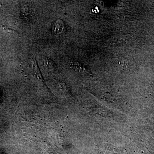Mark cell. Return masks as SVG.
Wrapping results in <instances>:
<instances>
[{
  "mask_svg": "<svg viewBox=\"0 0 154 154\" xmlns=\"http://www.w3.org/2000/svg\"><path fill=\"white\" fill-rule=\"evenodd\" d=\"M44 65L45 67L47 68L50 71H54L55 69V66L53 62L48 58L44 60Z\"/></svg>",
  "mask_w": 154,
  "mask_h": 154,
  "instance_id": "2",
  "label": "cell"
},
{
  "mask_svg": "<svg viewBox=\"0 0 154 154\" xmlns=\"http://www.w3.org/2000/svg\"><path fill=\"white\" fill-rule=\"evenodd\" d=\"M22 15L24 20L26 21H28L29 20L30 14H29V9L27 6L24 5L22 7Z\"/></svg>",
  "mask_w": 154,
  "mask_h": 154,
  "instance_id": "3",
  "label": "cell"
},
{
  "mask_svg": "<svg viewBox=\"0 0 154 154\" xmlns=\"http://www.w3.org/2000/svg\"><path fill=\"white\" fill-rule=\"evenodd\" d=\"M66 28L63 22L60 19L57 20L53 25V32L57 35L61 34L65 31Z\"/></svg>",
  "mask_w": 154,
  "mask_h": 154,
  "instance_id": "1",
  "label": "cell"
}]
</instances>
